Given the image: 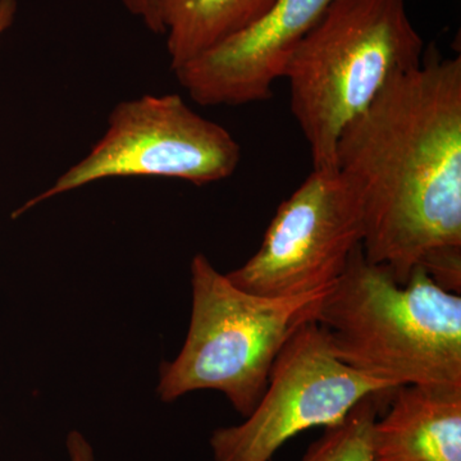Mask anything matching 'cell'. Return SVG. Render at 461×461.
I'll return each instance as SVG.
<instances>
[{
  "label": "cell",
  "instance_id": "5b68a950",
  "mask_svg": "<svg viewBox=\"0 0 461 461\" xmlns=\"http://www.w3.org/2000/svg\"><path fill=\"white\" fill-rule=\"evenodd\" d=\"M241 148L221 124L206 120L177 94L144 95L115 105L104 135L86 157L57 178L16 214L117 177H166L206 185L233 175Z\"/></svg>",
  "mask_w": 461,
  "mask_h": 461
},
{
  "label": "cell",
  "instance_id": "3957f363",
  "mask_svg": "<svg viewBox=\"0 0 461 461\" xmlns=\"http://www.w3.org/2000/svg\"><path fill=\"white\" fill-rule=\"evenodd\" d=\"M424 50L406 0L330 3L284 76L313 169H338L336 149L346 126L395 76L420 66Z\"/></svg>",
  "mask_w": 461,
  "mask_h": 461
},
{
  "label": "cell",
  "instance_id": "8fae6325",
  "mask_svg": "<svg viewBox=\"0 0 461 461\" xmlns=\"http://www.w3.org/2000/svg\"><path fill=\"white\" fill-rule=\"evenodd\" d=\"M391 393L366 397L357 403L341 423L326 429L302 461H372L373 424L379 412L386 408L384 400Z\"/></svg>",
  "mask_w": 461,
  "mask_h": 461
},
{
  "label": "cell",
  "instance_id": "52a82bcc",
  "mask_svg": "<svg viewBox=\"0 0 461 461\" xmlns=\"http://www.w3.org/2000/svg\"><path fill=\"white\" fill-rule=\"evenodd\" d=\"M363 242L359 199L338 169L313 172L281 205L247 263L227 273L256 295L330 290Z\"/></svg>",
  "mask_w": 461,
  "mask_h": 461
},
{
  "label": "cell",
  "instance_id": "30bf717a",
  "mask_svg": "<svg viewBox=\"0 0 461 461\" xmlns=\"http://www.w3.org/2000/svg\"><path fill=\"white\" fill-rule=\"evenodd\" d=\"M276 0H159L171 68H180L256 23Z\"/></svg>",
  "mask_w": 461,
  "mask_h": 461
},
{
  "label": "cell",
  "instance_id": "8992f818",
  "mask_svg": "<svg viewBox=\"0 0 461 461\" xmlns=\"http://www.w3.org/2000/svg\"><path fill=\"white\" fill-rule=\"evenodd\" d=\"M393 390L342 363L312 318L282 348L254 411L241 424L214 430L212 453L215 461H269L299 433L336 426L366 397Z\"/></svg>",
  "mask_w": 461,
  "mask_h": 461
},
{
  "label": "cell",
  "instance_id": "5bb4252c",
  "mask_svg": "<svg viewBox=\"0 0 461 461\" xmlns=\"http://www.w3.org/2000/svg\"><path fill=\"white\" fill-rule=\"evenodd\" d=\"M16 12V0H0V38L11 27Z\"/></svg>",
  "mask_w": 461,
  "mask_h": 461
},
{
  "label": "cell",
  "instance_id": "ba28073f",
  "mask_svg": "<svg viewBox=\"0 0 461 461\" xmlns=\"http://www.w3.org/2000/svg\"><path fill=\"white\" fill-rule=\"evenodd\" d=\"M332 2L276 0L256 23L173 72L200 105L264 102Z\"/></svg>",
  "mask_w": 461,
  "mask_h": 461
},
{
  "label": "cell",
  "instance_id": "4fadbf2b",
  "mask_svg": "<svg viewBox=\"0 0 461 461\" xmlns=\"http://www.w3.org/2000/svg\"><path fill=\"white\" fill-rule=\"evenodd\" d=\"M66 444L69 461H95L93 447L78 430L69 432V435L67 436Z\"/></svg>",
  "mask_w": 461,
  "mask_h": 461
},
{
  "label": "cell",
  "instance_id": "7a4b0ae2",
  "mask_svg": "<svg viewBox=\"0 0 461 461\" xmlns=\"http://www.w3.org/2000/svg\"><path fill=\"white\" fill-rule=\"evenodd\" d=\"M313 320L346 366L393 388L461 384V296L423 269L397 284L359 247Z\"/></svg>",
  "mask_w": 461,
  "mask_h": 461
},
{
  "label": "cell",
  "instance_id": "6da1fadb",
  "mask_svg": "<svg viewBox=\"0 0 461 461\" xmlns=\"http://www.w3.org/2000/svg\"><path fill=\"white\" fill-rule=\"evenodd\" d=\"M336 167L359 199L366 259L460 294L461 58L426 47L346 126Z\"/></svg>",
  "mask_w": 461,
  "mask_h": 461
},
{
  "label": "cell",
  "instance_id": "7c38bea8",
  "mask_svg": "<svg viewBox=\"0 0 461 461\" xmlns=\"http://www.w3.org/2000/svg\"><path fill=\"white\" fill-rule=\"evenodd\" d=\"M132 16L140 18L150 32L163 33L159 20V0H122Z\"/></svg>",
  "mask_w": 461,
  "mask_h": 461
},
{
  "label": "cell",
  "instance_id": "9c48e42d",
  "mask_svg": "<svg viewBox=\"0 0 461 461\" xmlns=\"http://www.w3.org/2000/svg\"><path fill=\"white\" fill-rule=\"evenodd\" d=\"M384 411L372 461H461V384L397 387Z\"/></svg>",
  "mask_w": 461,
  "mask_h": 461
},
{
  "label": "cell",
  "instance_id": "277c9868",
  "mask_svg": "<svg viewBox=\"0 0 461 461\" xmlns=\"http://www.w3.org/2000/svg\"><path fill=\"white\" fill-rule=\"evenodd\" d=\"M190 280L189 330L180 354L160 366L158 396L172 402L194 391H218L247 418L282 348L332 287L305 295H256L233 285L204 254L191 260Z\"/></svg>",
  "mask_w": 461,
  "mask_h": 461
}]
</instances>
